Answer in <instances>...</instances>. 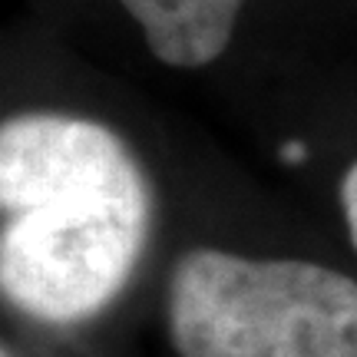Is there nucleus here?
<instances>
[{"label":"nucleus","mask_w":357,"mask_h":357,"mask_svg":"<svg viewBox=\"0 0 357 357\" xmlns=\"http://www.w3.org/2000/svg\"><path fill=\"white\" fill-rule=\"evenodd\" d=\"M153 215V185L109 126L70 113L0 123V298L20 314H102L136 275Z\"/></svg>","instance_id":"1"},{"label":"nucleus","mask_w":357,"mask_h":357,"mask_svg":"<svg viewBox=\"0 0 357 357\" xmlns=\"http://www.w3.org/2000/svg\"><path fill=\"white\" fill-rule=\"evenodd\" d=\"M166 318L178 357H357V281L301 258L192 248Z\"/></svg>","instance_id":"2"},{"label":"nucleus","mask_w":357,"mask_h":357,"mask_svg":"<svg viewBox=\"0 0 357 357\" xmlns=\"http://www.w3.org/2000/svg\"><path fill=\"white\" fill-rule=\"evenodd\" d=\"M142 26L155 60L166 66H205L231 43L245 0H119Z\"/></svg>","instance_id":"3"},{"label":"nucleus","mask_w":357,"mask_h":357,"mask_svg":"<svg viewBox=\"0 0 357 357\" xmlns=\"http://www.w3.org/2000/svg\"><path fill=\"white\" fill-rule=\"evenodd\" d=\"M341 212H344L347 222V235H351V242L357 248V162L341 178Z\"/></svg>","instance_id":"4"},{"label":"nucleus","mask_w":357,"mask_h":357,"mask_svg":"<svg viewBox=\"0 0 357 357\" xmlns=\"http://www.w3.org/2000/svg\"><path fill=\"white\" fill-rule=\"evenodd\" d=\"M0 357H7V351H3V347H0Z\"/></svg>","instance_id":"5"}]
</instances>
